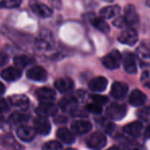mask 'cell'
Instances as JSON below:
<instances>
[{
	"label": "cell",
	"mask_w": 150,
	"mask_h": 150,
	"mask_svg": "<svg viewBox=\"0 0 150 150\" xmlns=\"http://www.w3.org/2000/svg\"><path fill=\"white\" fill-rule=\"evenodd\" d=\"M36 96L37 98L41 101L42 103L46 102H52L56 99V92L52 90L50 88H42L36 92Z\"/></svg>",
	"instance_id": "cell-20"
},
{
	"label": "cell",
	"mask_w": 150,
	"mask_h": 150,
	"mask_svg": "<svg viewBox=\"0 0 150 150\" xmlns=\"http://www.w3.org/2000/svg\"><path fill=\"white\" fill-rule=\"evenodd\" d=\"M91 22L93 23L94 27L96 28V29H98L99 31L103 32V33H106V34L110 32V27H109V25L106 23V21H105L104 19H102V18L93 17V19H91Z\"/></svg>",
	"instance_id": "cell-26"
},
{
	"label": "cell",
	"mask_w": 150,
	"mask_h": 150,
	"mask_svg": "<svg viewBox=\"0 0 150 150\" xmlns=\"http://www.w3.org/2000/svg\"><path fill=\"white\" fill-rule=\"evenodd\" d=\"M125 113H127V107L122 104H118V103H112L111 105H109L106 110L107 116L114 120H119V119L123 118Z\"/></svg>",
	"instance_id": "cell-5"
},
{
	"label": "cell",
	"mask_w": 150,
	"mask_h": 150,
	"mask_svg": "<svg viewBox=\"0 0 150 150\" xmlns=\"http://www.w3.org/2000/svg\"><path fill=\"white\" fill-rule=\"evenodd\" d=\"M129 104L133 106H141L146 102V95L139 90H135L129 95Z\"/></svg>",
	"instance_id": "cell-23"
},
{
	"label": "cell",
	"mask_w": 150,
	"mask_h": 150,
	"mask_svg": "<svg viewBox=\"0 0 150 150\" xmlns=\"http://www.w3.org/2000/svg\"><path fill=\"white\" fill-rule=\"evenodd\" d=\"M141 82L143 83L144 86L150 88V71L146 70L142 73L141 75Z\"/></svg>",
	"instance_id": "cell-32"
},
{
	"label": "cell",
	"mask_w": 150,
	"mask_h": 150,
	"mask_svg": "<svg viewBox=\"0 0 150 150\" xmlns=\"http://www.w3.org/2000/svg\"><path fill=\"white\" fill-rule=\"evenodd\" d=\"M36 46L41 50H50L54 47V40L50 31H42L36 39Z\"/></svg>",
	"instance_id": "cell-2"
},
{
	"label": "cell",
	"mask_w": 150,
	"mask_h": 150,
	"mask_svg": "<svg viewBox=\"0 0 150 150\" xmlns=\"http://www.w3.org/2000/svg\"><path fill=\"white\" fill-rule=\"evenodd\" d=\"M35 133L36 132L33 127H30L25 125H20V127L17 129L18 137L25 142L32 141V140L34 139V137H35Z\"/></svg>",
	"instance_id": "cell-14"
},
{
	"label": "cell",
	"mask_w": 150,
	"mask_h": 150,
	"mask_svg": "<svg viewBox=\"0 0 150 150\" xmlns=\"http://www.w3.org/2000/svg\"><path fill=\"white\" fill-rule=\"evenodd\" d=\"M29 119V116L24 113H19V112H15L9 116L8 121L11 125H23L26 121Z\"/></svg>",
	"instance_id": "cell-29"
},
{
	"label": "cell",
	"mask_w": 150,
	"mask_h": 150,
	"mask_svg": "<svg viewBox=\"0 0 150 150\" xmlns=\"http://www.w3.org/2000/svg\"><path fill=\"white\" fill-rule=\"evenodd\" d=\"M50 6L54 9H61L62 7V1L61 0H48Z\"/></svg>",
	"instance_id": "cell-37"
},
{
	"label": "cell",
	"mask_w": 150,
	"mask_h": 150,
	"mask_svg": "<svg viewBox=\"0 0 150 150\" xmlns=\"http://www.w3.org/2000/svg\"><path fill=\"white\" fill-rule=\"evenodd\" d=\"M107 84H108V80L106 77L103 76H99V77H95L91 80L90 82V88L93 92H103L106 90Z\"/></svg>",
	"instance_id": "cell-21"
},
{
	"label": "cell",
	"mask_w": 150,
	"mask_h": 150,
	"mask_svg": "<svg viewBox=\"0 0 150 150\" xmlns=\"http://www.w3.org/2000/svg\"><path fill=\"white\" fill-rule=\"evenodd\" d=\"M27 77L35 81H44L47 78V72L44 68L40 66H33L26 73Z\"/></svg>",
	"instance_id": "cell-7"
},
{
	"label": "cell",
	"mask_w": 150,
	"mask_h": 150,
	"mask_svg": "<svg viewBox=\"0 0 150 150\" xmlns=\"http://www.w3.org/2000/svg\"><path fill=\"white\" fill-rule=\"evenodd\" d=\"M4 92H5V86H4V84L0 82V95H2Z\"/></svg>",
	"instance_id": "cell-40"
},
{
	"label": "cell",
	"mask_w": 150,
	"mask_h": 150,
	"mask_svg": "<svg viewBox=\"0 0 150 150\" xmlns=\"http://www.w3.org/2000/svg\"><path fill=\"white\" fill-rule=\"evenodd\" d=\"M122 17L125 19L127 27H133L139 23V17H138V13L134 5L129 4L125 7V13Z\"/></svg>",
	"instance_id": "cell-6"
},
{
	"label": "cell",
	"mask_w": 150,
	"mask_h": 150,
	"mask_svg": "<svg viewBox=\"0 0 150 150\" xmlns=\"http://www.w3.org/2000/svg\"><path fill=\"white\" fill-rule=\"evenodd\" d=\"M8 111V104L4 99L0 98V113H4Z\"/></svg>",
	"instance_id": "cell-36"
},
{
	"label": "cell",
	"mask_w": 150,
	"mask_h": 150,
	"mask_svg": "<svg viewBox=\"0 0 150 150\" xmlns=\"http://www.w3.org/2000/svg\"><path fill=\"white\" fill-rule=\"evenodd\" d=\"M65 150H75L74 148H67V149H65Z\"/></svg>",
	"instance_id": "cell-44"
},
{
	"label": "cell",
	"mask_w": 150,
	"mask_h": 150,
	"mask_svg": "<svg viewBox=\"0 0 150 150\" xmlns=\"http://www.w3.org/2000/svg\"><path fill=\"white\" fill-rule=\"evenodd\" d=\"M123 68L125 71L129 74H134L137 72V58L132 52H125L122 58Z\"/></svg>",
	"instance_id": "cell-10"
},
{
	"label": "cell",
	"mask_w": 150,
	"mask_h": 150,
	"mask_svg": "<svg viewBox=\"0 0 150 150\" xmlns=\"http://www.w3.org/2000/svg\"><path fill=\"white\" fill-rule=\"evenodd\" d=\"M34 129L36 133L41 134V135H47L52 129L50 121L47 120L46 117L38 116L34 119Z\"/></svg>",
	"instance_id": "cell-9"
},
{
	"label": "cell",
	"mask_w": 150,
	"mask_h": 150,
	"mask_svg": "<svg viewBox=\"0 0 150 150\" xmlns=\"http://www.w3.org/2000/svg\"><path fill=\"white\" fill-rule=\"evenodd\" d=\"M142 129H143V123H142L141 121L137 120V121H133V122L125 125V127H123V131H125V133H127V135L136 137V136L140 135Z\"/></svg>",
	"instance_id": "cell-25"
},
{
	"label": "cell",
	"mask_w": 150,
	"mask_h": 150,
	"mask_svg": "<svg viewBox=\"0 0 150 150\" xmlns=\"http://www.w3.org/2000/svg\"><path fill=\"white\" fill-rule=\"evenodd\" d=\"M138 39V34L134 29H127L123 32H121L118 36V41L122 44H127V45H134L137 43Z\"/></svg>",
	"instance_id": "cell-8"
},
{
	"label": "cell",
	"mask_w": 150,
	"mask_h": 150,
	"mask_svg": "<svg viewBox=\"0 0 150 150\" xmlns=\"http://www.w3.org/2000/svg\"><path fill=\"white\" fill-rule=\"evenodd\" d=\"M107 143V139L106 136L103 133H100V132H96V133L92 134V135L88 137V141H86V144L90 148L92 149H102L103 147L106 146Z\"/></svg>",
	"instance_id": "cell-4"
},
{
	"label": "cell",
	"mask_w": 150,
	"mask_h": 150,
	"mask_svg": "<svg viewBox=\"0 0 150 150\" xmlns=\"http://www.w3.org/2000/svg\"><path fill=\"white\" fill-rule=\"evenodd\" d=\"M59 107L65 112H73L77 107V102H76V99L73 97L63 98L59 103Z\"/></svg>",
	"instance_id": "cell-22"
},
{
	"label": "cell",
	"mask_w": 150,
	"mask_h": 150,
	"mask_svg": "<svg viewBox=\"0 0 150 150\" xmlns=\"http://www.w3.org/2000/svg\"><path fill=\"white\" fill-rule=\"evenodd\" d=\"M127 91H129V86L127 84L123 83V82L117 81L112 84L110 94L115 100H121L127 96Z\"/></svg>",
	"instance_id": "cell-13"
},
{
	"label": "cell",
	"mask_w": 150,
	"mask_h": 150,
	"mask_svg": "<svg viewBox=\"0 0 150 150\" xmlns=\"http://www.w3.org/2000/svg\"><path fill=\"white\" fill-rule=\"evenodd\" d=\"M91 98H92L93 102L96 103V104H98V105H104L108 102L106 97L101 96V95H93Z\"/></svg>",
	"instance_id": "cell-33"
},
{
	"label": "cell",
	"mask_w": 150,
	"mask_h": 150,
	"mask_svg": "<svg viewBox=\"0 0 150 150\" xmlns=\"http://www.w3.org/2000/svg\"><path fill=\"white\" fill-rule=\"evenodd\" d=\"M57 137L62 142L66 144H72L75 141V136L71 131H69L66 127H61L57 131Z\"/></svg>",
	"instance_id": "cell-24"
},
{
	"label": "cell",
	"mask_w": 150,
	"mask_h": 150,
	"mask_svg": "<svg viewBox=\"0 0 150 150\" xmlns=\"http://www.w3.org/2000/svg\"><path fill=\"white\" fill-rule=\"evenodd\" d=\"M29 6L31 11L39 18L45 19V18H50L52 15V9L43 3H40L38 0H31L29 2Z\"/></svg>",
	"instance_id": "cell-3"
},
{
	"label": "cell",
	"mask_w": 150,
	"mask_h": 150,
	"mask_svg": "<svg viewBox=\"0 0 150 150\" xmlns=\"http://www.w3.org/2000/svg\"><path fill=\"white\" fill-rule=\"evenodd\" d=\"M86 110L92 113H95V114H99V113L102 112V107H101V105H98L96 103H94V104H88L86 105Z\"/></svg>",
	"instance_id": "cell-34"
},
{
	"label": "cell",
	"mask_w": 150,
	"mask_h": 150,
	"mask_svg": "<svg viewBox=\"0 0 150 150\" xmlns=\"http://www.w3.org/2000/svg\"><path fill=\"white\" fill-rule=\"evenodd\" d=\"M62 145L58 141L46 142L42 147V150H62Z\"/></svg>",
	"instance_id": "cell-31"
},
{
	"label": "cell",
	"mask_w": 150,
	"mask_h": 150,
	"mask_svg": "<svg viewBox=\"0 0 150 150\" xmlns=\"http://www.w3.org/2000/svg\"><path fill=\"white\" fill-rule=\"evenodd\" d=\"M148 3H149V4H150V0H148Z\"/></svg>",
	"instance_id": "cell-46"
},
{
	"label": "cell",
	"mask_w": 150,
	"mask_h": 150,
	"mask_svg": "<svg viewBox=\"0 0 150 150\" xmlns=\"http://www.w3.org/2000/svg\"><path fill=\"white\" fill-rule=\"evenodd\" d=\"M13 62H15L16 66H17L18 68L23 69V68H26V67H28V66H30V65L33 64L34 60L32 58H30V57L22 54V56L16 57V58L13 59Z\"/></svg>",
	"instance_id": "cell-27"
},
{
	"label": "cell",
	"mask_w": 150,
	"mask_h": 150,
	"mask_svg": "<svg viewBox=\"0 0 150 150\" xmlns=\"http://www.w3.org/2000/svg\"><path fill=\"white\" fill-rule=\"evenodd\" d=\"M121 62H122V56L118 50H112L102 59V64L105 66V68L109 70L117 69L120 66Z\"/></svg>",
	"instance_id": "cell-1"
},
{
	"label": "cell",
	"mask_w": 150,
	"mask_h": 150,
	"mask_svg": "<svg viewBox=\"0 0 150 150\" xmlns=\"http://www.w3.org/2000/svg\"><path fill=\"white\" fill-rule=\"evenodd\" d=\"M131 150H140V149H136V148H135V149H131Z\"/></svg>",
	"instance_id": "cell-45"
},
{
	"label": "cell",
	"mask_w": 150,
	"mask_h": 150,
	"mask_svg": "<svg viewBox=\"0 0 150 150\" xmlns=\"http://www.w3.org/2000/svg\"><path fill=\"white\" fill-rule=\"evenodd\" d=\"M107 150H120L119 148H117V147H115V146H113V147H110L109 149H107Z\"/></svg>",
	"instance_id": "cell-41"
},
{
	"label": "cell",
	"mask_w": 150,
	"mask_h": 150,
	"mask_svg": "<svg viewBox=\"0 0 150 150\" xmlns=\"http://www.w3.org/2000/svg\"><path fill=\"white\" fill-rule=\"evenodd\" d=\"M113 25L116 26V27H118V28H125L127 27L125 19H123V17H120V16H118V17L115 18V19L113 20Z\"/></svg>",
	"instance_id": "cell-35"
},
{
	"label": "cell",
	"mask_w": 150,
	"mask_h": 150,
	"mask_svg": "<svg viewBox=\"0 0 150 150\" xmlns=\"http://www.w3.org/2000/svg\"><path fill=\"white\" fill-rule=\"evenodd\" d=\"M103 1H106V2H112L113 0H103Z\"/></svg>",
	"instance_id": "cell-43"
},
{
	"label": "cell",
	"mask_w": 150,
	"mask_h": 150,
	"mask_svg": "<svg viewBox=\"0 0 150 150\" xmlns=\"http://www.w3.org/2000/svg\"><path fill=\"white\" fill-rule=\"evenodd\" d=\"M120 15V7L118 5H109L101 9L100 17L104 20L115 19Z\"/></svg>",
	"instance_id": "cell-18"
},
{
	"label": "cell",
	"mask_w": 150,
	"mask_h": 150,
	"mask_svg": "<svg viewBox=\"0 0 150 150\" xmlns=\"http://www.w3.org/2000/svg\"><path fill=\"white\" fill-rule=\"evenodd\" d=\"M7 61H8V58H7L6 54L4 52H0V66L5 65L7 63Z\"/></svg>",
	"instance_id": "cell-38"
},
{
	"label": "cell",
	"mask_w": 150,
	"mask_h": 150,
	"mask_svg": "<svg viewBox=\"0 0 150 150\" xmlns=\"http://www.w3.org/2000/svg\"><path fill=\"white\" fill-rule=\"evenodd\" d=\"M145 137L146 138H150V125H148V127H146V129H145Z\"/></svg>",
	"instance_id": "cell-39"
},
{
	"label": "cell",
	"mask_w": 150,
	"mask_h": 150,
	"mask_svg": "<svg viewBox=\"0 0 150 150\" xmlns=\"http://www.w3.org/2000/svg\"><path fill=\"white\" fill-rule=\"evenodd\" d=\"M3 122V117H2V115H0V125Z\"/></svg>",
	"instance_id": "cell-42"
},
{
	"label": "cell",
	"mask_w": 150,
	"mask_h": 150,
	"mask_svg": "<svg viewBox=\"0 0 150 150\" xmlns=\"http://www.w3.org/2000/svg\"><path fill=\"white\" fill-rule=\"evenodd\" d=\"M22 76V71L18 67H8L5 68L1 72V77L5 81H15Z\"/></svg>",
	"instance_id": "cell-15"
},
{
	"label": "cell",
	"mask_w": 150,
	"mask_h": 150,
	"mask_svg": "<svg viewBox=\"0 0 150 150\" xmlns=\"http://www.w3.org/2000/svg\"><path fill=\"white\" fill-rule=\"evenodd\" d=\"M93 127V125L90 122V121L86 120H75L72 122L71 125V129L74 133L79 134V135H82V134H86L88 132H91Z\"/></svg>",
	"instance_id": "cell-16"
},
{
	"label": "cell",
	"mask_w": 150,
	"mask_h": 150,
	"mask_svg": "<svg viewBox=\"0 0 150 150\" xmlns=\"http://www.w3.org/2000/svg\"><path fill=\"white\" fill-rule=\"evenodd\" d=\"M9 104L20 109H27L29 106V99L24 95H13L9 97Z\"/></svg>",
	"instance_id": "cell-17"
},
{
	"label": "cell",
	"mask_w": 150,
	"mask_h": 150,
	"mask_svg": "<svg viewBox=\"0 0 150 150\" xmlns=\"http://www.w3.org/2000/svg\"><path fill=\"white\" fill-rule=\"evenodd\" d=\"M21 4V0H0V7L2 8H15Z\"/></svg>",
	"instance_id": "cell-30"
},
{
	"label": "cell",
	"mask_w": 150,
	"mask_h": 150,
	"mask_svg": "<svg viewBox=\"0 0 150 150\" xmlns=\"http://www.w3.org/2000/svg\"><path fill=\"white\" fill-rule=\"evenodd\" d=\"M1 142H2V144L5 146V147L9 148V149H13V150H22L23 149V147H22V146L9 135L4 136V137L2 138V141Z\"/></svg>",
	"instance_id": "cell-28"
},
{
	"label": "cell",
	"mask_w": 150,
	"mask_h": 150,
	"mask_svg": "<svg viewBox=\"0 0 150 150\" xmlns=\"http://www.w3.org/2000/svg\"><path fill=\"white\" fill-rule=\"evenodd\" d=\"M136 58L141 66L150 67V47H148L147 45L139 46L136 52Z\"/></svg>",
	"instance_id": "cell-11"
},
{
	"label": "cell",
	"mask_w": 150,
	"mask_h": 150,
	"mask_svg": "<svg viewBox=\"0 0 150 150\" xmlns=\"http://www.w3.org/2000/svg\"><path fill=\"white\" fill-rule=\"evenodd\" d=\"M57 112H58V108H57L56 105L52 104V102L41 103V104L36 108V113H37L39 116H43V117L56 115Z\"/></svg>",
	"instance_id": "cell-12"
},
{
	"label": "cell",
	"mask_w": 150,
	"mask_h": 150,
	"mask_svg": "<svg viewBox=\"0 0 150 150\" xmlns=\"http://www.w3.org/2000/svg\"><path fill=\"white\" fill-rule=\"evenodd\" d=\"M54 86H56V88L60 93H67L70 92L71 90H73L74 83H73V80L70 77H62L59 78L58 80H56Z\"/></svg>",
	"instance_id": "cell-19"
}]
</instances>
